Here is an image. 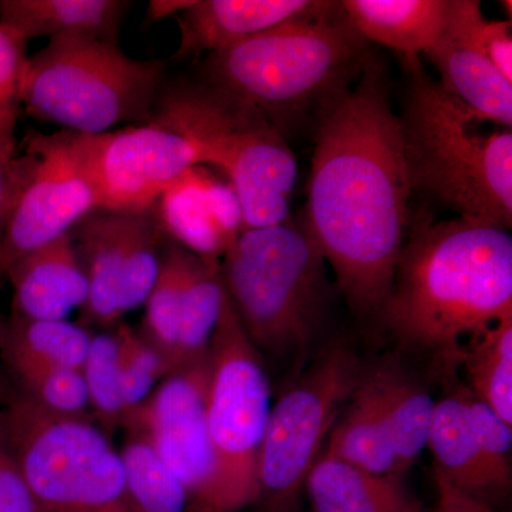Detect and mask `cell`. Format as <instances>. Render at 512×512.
I'll use <instances>...</instances> for the list:
<instances>
[{"label": "cell", "mask_w": 512, "mask_h": 512, "mask_svg": "<svg viewBox=\"0 0 512 512\" xmlns=\"http://www.w3.org/2000/svg\"><path fill=\"white\" fill-rule=\"evenodd\" d=\"M306 224L357 318L380 323L409 227L412 185L382 63L319 111Z\"/></svg>", "instance_id": "obj_1"}, {"label": "cell", "mask_w": 512, "mask_h": 512, "mask_svg": "<svg viewBox=\"0 0 512 512\" xmlns=\"http://www.w3.org/2000/svg\"><path fill=\"white\" fill-rule=\"evenodd\" d=\"M510 316L507 229L460 217L413 222L380 320L400 348L451 369L471 340Z\"/></svg>", "instance_id": "obj_2"}, {"label": "cell", "mask_w": 512, "mask_h": 512, "mask_svg": "<svg viewBox=\"0 0 512 512\" xmlns=\"http://www.w3.org/2000/svg\"><path fill=\"white\" fill-rule=\"evenodd\" d=\"M369 43L342 9L288 23L211 53L202 82L258 111L281 136L348 90L369 62Z\"/></svg>", "instance_id": "obj_3"}, {"label": "cell", "mask_w": 512, "mask_h": 512, "mask_svg": "<svg viewBox=\"0 0 512 512\" xmlns=\"http://www.w3.org/2000/svg\"><path fill=\"white\" fill-rule=\"evenodd\" d=\"M409 83L400 134L412 191L429 192L464 220L510 229L512 133L487 121L424 72L420 57H400Z\"/></svg>", "instance_id": "obj_4"}, {"label": "cell", "mask_w": 512, "mask_h": 512, "mask_svg": "<svg viewBox=\"0 0 512 512\" xmlns=\"http://www.w3.org/2000/svg\"><path fill=\"white\" fill-rule=\"evenodd\" d=\"M222 258V285L256 350L303 359L330 296L326 259L305 217L242 229Z\"/></svg>", "instance_id": "obj_5"}, {"label": "cell", "mask_w": 512, "mask_h": 512, "mask_svg": "<svg viewBox=\"0 0 512 512\" xmlns=\"http://www.w3.org/2000/svg\"><path fill=\"white\" fill-rule=\"evenodd\" d=\"M165 60H138L119 45L56 37L28 57L20 101L29 116L72 133H109L153 119L167 82Z\"/></svg>", "instance_id": "obj_6"}, {"label": "cell", "mask_w": 512, "mask_h": 512, "mask_svg": "<svg viewBox=\"0 0 512 512\" xmlns=\"http://www.w3.org/2000/svg\"><path fill=\"white\" fill-rule=\"evenodd\" d=\"M200 144L227 175L244 229L289 218L298 167L284 136L258 113L205 82H165L153 119Z\"/></svg>", "instance_id": "obj_7"}, {"label": "cell", "mask_w": 512, "mask_h": 512, "mask_svg": "<svg viewBox=\"0 0 512 512\" xmlns=\"http://www.w3.org/2000/svg\"><path fill=\"white\" fill-rule=\"evenodd\" d=\"M2 409L43 512H130L120 453L92 419L46 413L16 387Z\"/></svg>", "instance_id": "obj_8"}, {"label": "cell", "mask_w": 512, "mask_h": 512, "mask_svg": "<svg viewBox=\"0 0 512 512\" xmlns=\"http://www.w3.org/2000/svg\"><path fill=\"white\" fill-rule=\"evenodd\" d=\"M208 359L205 414L217 463L218 512H239L258 503L271 384L261 353L242 328L227 292Z\"/></svg>", "instance_id": "obj_9"}, {"label": "cell", "mask_w": 512, "mask_h": 512, "mask_svg": "<svg viewBox=\"0 0 512 512\" xmlns=\"http://www.w3.org/2000/svg\"><path fill=\"white\" fill-rule=\"evenodd\" d=\"M363 369L348 342H332L271 407L258 471L268 512L292 510Z\"/></svg>", "instance_id": "obj_10"}, {"label": "cell", "mask_w": 512, "mask_h": 512, "mask_svg": "<svg viewBox=\"0 0 512 512\" xmlns=\"http://www.w3.org/2000/svg\"><path fill=\"white\" fill-rule=\"evenodd\" d=\"M23 183L0 249V274L16 259L70 231L101 208L86 136L30 131L20 151Z\"/></svg>", "instance_id": "obj_11"}, {"label": "cell", "mask_w": 512, "mask_h": 512, "mask_svg": "<svg viewBox=\"0 0 512 512\" xmlns=\"http://www.w3.org/2000/svg\"><path fill=\"white\" fill-rule=\"evenodd\" d=\"M210 350V349H208ZM208 352L177 367L123 421L143 434L187 493V512H218V476L208 433Z\"/></svg>", "instance_id": "obj_12"}, {"label": "cell", "mask_w": 512, "mask_h": 512, "mask_svg": "<svg viewBox=\"0 0 512 512\" xmlns=\"http://www.w3.org/2000/svg\"><path fill=\"white\" fill-rule=\"evenodd\" d=\"M84 136L101 208L106 210L153 207L192 168L210 165L200 144L156 121Z\"/></svg>", "instance_id": "obj_13"}, {"label": "cell", "mask_w": 512, "mask_h": 512, "mask_svg": "<svg viewBox=\"0 0 512 512\" xmlns=\"http://www.w3.org/2000/svg\"><path fill=\"white\" fill-rule=\"evenodd\" d=\"M338 9L339 2L328 0H192L175 16L180 46L173 60L211 55L279 26L322 18Z\"/></svg>", "instance_id": "obj_14"}, {"label": "cell", "mask_w": 512, "mask_h": 512, "mask_svg": "<svg viewBox=\"0 0 512 512\" xmlns=\"http://www.w3.org/2000/svg\"><path fill=\"white\" fill-rule=\"evenodd\" d=\"M168 235L188 251L218 259L244 229L241 207L231 185L192 168L157 201Z\"/></svg>", "instance_id": "obj_15"}, {"label": "cell", "mask_w": 512, "mask_h": 512, "mask_svg": "<svg viewBox=\"0 0 512 512\" xmlns=\"http://www.w3.org/2000/svg\"><path fill=\"white\" fill-rule=\"evenodd\" d=\"M3 275L13 288L12 315L20 318L67 319L87 301L89 286L70 234L20 256Z\"/></svg>", "instance_id": "obj_16"}, {"label": "cell", "mask_w": 512, "mask_h": 512, "mask_svg": "<svg viewBox=\"0 0 512 512\" xmlns=\"http://www.w3.org/2000/svg\"><path fill=\"white\" fill-rule=\"evenodd\" d=\"M303 490L311 512H426L403 474L367 473L323 447Z\"/></svg>", "instance_id": "obj_17"}, {"label": "cell", "mask_w": 512, "mask_h": 512, "mask_svg": "<svg viewBox=\"0 0 512 512\" xmlns=\"http://www.w3.org/2000/svg\"><path fill=\"white\" fill-rule=\"evenodd\" d=\"M127 224L128 212L99 208L69 232L89 286L87 301L80 309L86 325L110 328L120 322L117 298Z\"/></svg>", "instance_id": "obj_18"}, {"label": "cell", "mask_w": 512, "mask_h": 512, "mask_svg": "<svg viewBox=\"0 0 512 512\" xmlns=\"http://www.w3.org/2000/svg\"><path fill=\"white\" fill-rule=\"evenodd\" d=\"M127 0H0V25L29 42L36 37H82L119 45Z\"/></svg>", "instance_id": "obj_19"}, {"label": "cell", "mask_w": 512, "mask_h": 512, "mask_svg": "<svg viewBox=\"0 0 512 512\" xmlns=\"http://www.w3.org/2000/svg\"><path fill=\"white\" fill-rule=\"evenodd\" d=\"M426 56L448 94L481 119L511 128L512 83L476 47L446 26Z\"/></svg>", "instance_id": "obj_20"}, {"label": "cell", "mask_w": 512, "mask_h": 512, "mask_svg": "<svg viewBox=\"0 0 512 512\" xmlns=\"http://www.w3.org/2000/svg\"><path fill=\"white\" fill-rule=\"evenodd\" d=\"M340 9L367 43L420 57L443 35L448 0H343Z\"/></svg>", "instance_id": "obj_21"}, {"label": "cell", "mask_w": 512, "mask_h": 512, "mask_svg": "<svg viewBox=\"0 0 512 512\" xmlns=\"http://www.w3.org/2000/svg\"><path fill=\"white\" fill-rule=\"evenodd\" d=\"M434 468L458 490L490 505H498L510 493L488 466L471 434L463 390L437 400L429 446Z\"/></svg>", "instance_id": "obj_22"}, {"label": "cell", "mask_w": 512, "mask_h": 512, "mask_svg": "<svg viewBox=\"0 0 512 512\" xmlns=\"http://www.w3.org/2000/svg\"><path fill=\"white\" fill-rule=\"evenodd\" d=\"M328 440L325 450L352 466L379 476L400 474L382 394L372 367L363 369Z\"/></svg>", "instance_id": "obj_23"}, {"label": "cell", "mask_w": 512, "mask_h": 512, "mask_svg": "<svg viewBox=\"0 0 512 512\" xmlns=\"http://www.w3.org/2000/svg\"><path fill=\"white\" fill-rule=\"evenodd\" d=\"M389 421L397 470L406 474L429 446L437 400L394 357L372 366Z\"/></svg>", "instance_id": "obj_24"}, {"label": "cell", "mask_w": 512, "mask_h": 512, "mask_svg": "<svg viewBox=\"0 0 512 512\" xmlns=\"http://www.w3.org/2000/svg\"><path fill=\"white\" fill-rule=\"evenodd\" d=\"M92 333L84 325L59 320H30L10 315L3 363L20 366H55L82 369Z\"/></svg>", "instance_id": "obj_25"}, {"label": "cell", "mask_w": 512, "mask_h": 512, "mask_svg": "<svg viewBox=\"0 0 512 512\" xmlns=\"http://www.w3.org/2000/svg\"><path fill=\"white\" fill-rule=\"evenodd\" d=\"M224 299L221 262L218 259L202 258L191 252L178 329L177 367L208 352L220 320Z\"/></svg>", "instance_id": "obj_26"}, {"label": "cell", "mask_w": 512, "mask_h": 512, "mask_svg": "<svg viewBox=\"0 0 512 512\" xmlns=\"http://www.w3.org/2000/svg\"><path fill=\"white\" fill-rule=\"evenodd\" d=\"M458 366L468 392L512 424V316L471 340Z\"/></svg>", "instance_id": "obj_27"}, {"label": "cell", "mask_w": 512, "mask_h": 512, "mask_svg": "<svg viewBox=\"0 0 512 512\" xmlns=\"http://www.w3.org/2000/svg\"><path fill=\"white\" fill-rule=\"evenodd\" d=\"M170 241L157 204L128 212L126 254L117 298L120 318L146 303Z\"/></svg>", "instance_id": "obj_28"}, {"label": "cell", "mask_w": 512, "mask_h": 512, "mask_svg": "<svg viewBox=\"0 0 512 512\" xmlns=\"http://www.w3.org/2000/svg\"><path fill=\"white\" fill-rule=\"evenodd\" d=\"M119 453L126 480L128 511L187 512V493L183 485L143 434L128 431Z\"/></svg>", "instance_id": "obj_29"}, {"label": "cell", "mask_w": 512, "mask_h": 512, "mask_svg": "<svg viewBox=\"0 0 512 512\" xmlns=\"http://www.w3.org/2000/svg\"><path fill=\"white\" fill-rule=\"evenodd\" d=\"M190 258L191 251L171 239L156 284L144 303L146 313L140 333L163 355L170 373L177 367L178 329Z\"/></svg>", "instance_id": "obj_30"}, {"label": "cell", "mask_w": 512, "mask_h": 512, "mask_svg": "<svg viewBox=\"0 0 512 512\" xmlns=\"http://www.w3.org/2000/svg\"><path fill=\"white\" fill-rule=\"evenodd\" d=\"M90 414L104 433H113L123 426L124 404L121 396L119 338L116 332L92 336L82 366Z\"/></svg>", "instance_id": "obj_31"}, {"label": "cell", "mask_w": 512, "mask_h": 512, "mask_svg": "<svg viewBox=\"0 0 512 512\" xmlns=\"http://www.w3.org/2000/svg\"><path fill=\"white\" fill-rule=\"evenodd\" d=\"M9 370L15 377L16 389L46 413L92 419L82 370L55 366H20Z\"/></svg>", "instance_id": "obj_32"}, {"label": "cell", "mask_w": 512, "mask_h": 512, "mask_svg": "<svg viewBox=\"0 0 512 512\" xmlns=\"http://www.w3.org/2000/svg\"><path fill=\"white\" fill-rule=\"evenodd\" d=\"M114 332L119 338L121 396L126 419L146 402L170 369L163 355L137 330L117 323Z\"/></svg>", "instance_id": "obj_33"}, {"label": "cell", "mask_w": 512, "mask_h": 512, "mask_svg": "<svg viewBox=\"0 0 512 512\" xmlns=\"http://www.w3.org/2000/svg\"><path fill=\"white\" fill-rule=\"evenodd\" d=\"M448 29L467 40L512 83L511 20H490L478 0H448Z\"/></svg>", "instance_id": "obj_34"}, {"label": "cell", "mask_w": 512, "mask_h": 512, "mask_svg": "<svg viewBox=\"0 0 512 512\" xmlns=\"http://www.w3.org/2000/svg\"><path fill=\"white\" fill-rule=\"evenodd\" d=\"M28 57V42L0 25V164L6 168L19 151L20 87Z\"/></svg>", "instance_id": "obj_35"}, {"label": "cell", "mask_w": 512, "mask_h": 512, "mask_svg": "<svg viewBox=\"0 0 512 512\" xmlns=\"http://www.w3.org/2000/svg\"><path fill=\"white\" fill-rule=\"evenodd\" d=\"M468 427L495 476L511 487L512 424L501 419L491 407L463 390Z\"/></svg>", "instance_id": "obj_36"}, {"label": "cell", "mask_w": 512, "mask_h": 512, "mask_svg": "<svg viewBox=\"0 0 512 512\" xmlns=\"http://www.w3.org/2000/svg\"><path fill=\"white\" fill-rule=\"evenodd\" d=\"M0 512H43L30 491L0 406Z\"/></svg>", "instance_id": "obj_37"}, {"label": "cell", "mask_w": 512, "mask_h": 512, "mask_svg": "<svg viewBox=\"0 0 512 512\" xmlns=\"http://www.w3.org/2000/svg\"><path fill=\"white\" fill-rule=\"evenodd\" d=\"M436 501L430 512H498L493 505L483 503L454 487L440 471L434 468Z\"/></svg>", "instance_id": "obj_38"}, {"label": "cell", "mask_w": 512, "mask_h": 512, "mask_svg": "<svg viewBox=\"0 0 512 512\" xmlns=\"http://www.w3.org/2000/svg\"><path fill=\"white\" fill-rule=\"evenodd\" d=\"M23 183V164L19 154L9 168L0 164V249L5 239L10 215L18 200L20 187Z\"/></svg>", "instance_id": "obj_39"}, {"label": "cell", "mask_w": 512, "mask_h": 512, "mask_svg": "<svg viewBox=\"0 0 512 512\" xmlns=\"http://www.w3.org/2000/svg\"><path fill=\"white\" fill-rule=\"evenodd\" d=\"M192 0H154L147 10V20L150 23L165 19L167 16L178 15L191 5Z\"/></svg>", "instance_id": "obj_40"}, {"label": "cell", "mask_w": 512, "mask_h": 512, "mask_svg": "<svg viewBox=\"0 0 512 512\" xmlns=\"http://www.w3.org/2000/svg\"><path fill=\"white\" fill-rule=\"evenodd\" d=\"M5 282V275L0 274V293L3 291ZM6 330H8V318H5L3 313L0 312V362H3V348H5Z\"/></svg>", "instance_id": "obj_41"}]
</instances>
